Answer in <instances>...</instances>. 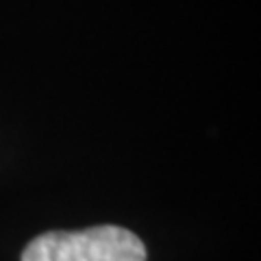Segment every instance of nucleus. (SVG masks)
<instances>
[{"instance_id":"obj_1","label":"nucleus","mask_w":261,"mask_h":261,"mask_svg":"<svg viewBox=\"0 0 261 261\" xmlns=\"http://www.w3.org/2000/svg\"><path fill=\"white\" fill-rule=\"evenodd\" d=\"M22 261H146V248L135 233L102 224L37 235L24 248Z\"/></svg>"}]
</instances>
